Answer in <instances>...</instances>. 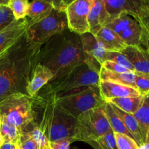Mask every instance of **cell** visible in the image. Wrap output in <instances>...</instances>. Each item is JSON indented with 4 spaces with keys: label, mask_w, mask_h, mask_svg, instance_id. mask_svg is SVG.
<instances>
[{
    "label": "cell",
    "mask_w": 149,
    "mask_h": 149,
    "mask_svg": "<svg viewBox=\"0 0 149 149\" xmlns=\"http://www.w3.org/2000/svg\"><path fill=\"white\" fill-rule=\"evenodd\" d=\"M42 44L23 38L0 58V102L15 94H26V87L39 64Z\"/></svg>",
    "instance_id": "6da1fadb"
},
{
    "label": "cell",
    "mask_w": 149,
    "mask_h": 149,
    "mask_svg": "<svg viewBox=\"0 0 149 149\" xmlns=\"http://www.w3.org/2000/svg\"><path fill=\"white\" fill-rule=\"evenodd\" d=\"M85 62L80 35L68 29L42 45L39 64L50 69L54 76L52 80L65 77Z\"/></svg>",
    "instance_id": "7a4b0ae2"
},
{
    "label": "cell",
    "mask_w": 149,
    "mask_h": 149,
    "mask_svg": "<svg viewBox=\"0 0 149 149\" xmlns=\"http://www.w3.org/2000/svg\"><path fill=\"white\" fill-rule=\"evenodd\" d=\"M35 103L43 107L42 120L37 124L49 142L65 138L74 139L77 119L64 110L55 97L39 99L33 97Z\"/></svg>",
    "instance_id": "3957f363"
},
{
    "label": "cell",
    "mask_w": 149,
    "mask_h": 149,
    "mask_svg": "<svg viewBox=\"0 0 149 149\" xmlns=\"http://www.w3.org/2000/svg\"><path fill=\"white\" fill-rule=\"evenodd\" d=\"M99 82L98 73L84 63L76 67L65 77L49 81L35 97L46 99L61 97L70 92L83 90L89 86H98Z\"/></svg>",
    "instance_id": "277c9868"
},
{
    "label": "cell",
    "mask_w": 149,
    "mask_h": 149,
    "mask_svg": "<svg viewBox=\"0 0 149 149\" xmlns=\"http://www.w3.org/2000/svg\"><path fill=\"white\" fill-rule=\"evenodd\" d=\"M0 115L21 132H27L36 125L33 97L26 94H15L0 102Z\"/></svg>",
    "instance_id": "5b68a950"
},
{
    "label": "cell",
    "mask_w": 149,
    "mask_h": 149,
    "mask_svg": "<svg viewBox=\"0 0 149 149\" xmlns=\"http://www.w3.org/2000/svg\"><path fill=\"white\" fill-rule=\"evenodd\" d=\"M55 98L64 110L76 119L81 113L102 107L106 103L100 95L98 86H89L83 90L70 92Z\"/></svg>",
    "instance_id": "8992f818"
},
{
    "label": "cell",
    "mask_w": 149,
    "mask_h": 149,
    "mask_svg": "<svg viewBox=\"0 0 149 149\" xmlns=\"http://www.w3.org/2000/svg\"><path fill=\"white\" fill-rule=\"evenodd\" d=\"M111 128L103 106L81 113L77 119L74 141L89 143L107 133Z\"/></svg>",
    "instance_id": "52a82bcc"
},
{
    "label": "cell",
    "mask_w": 149,
    "mask_h": 149,
    "mask_svg": "<svg viewBox=\"0 0 149 149\" xmlns=\"http://www.w3.org/2000/svg\"><path fill=\"white\" fill-rule=\"evenodd\" d=\"M68 29L65 10L53 8L45 18L30 25L26 32V36L30 42L44 45L51 37Z\"/></svg>",
    "instance_id": "ba28073f"
},
{
    "label": "cell",
    "mask_w": 149,
    "mask_h": 149,
    "mask_svg": "<svg viewBox=\"0 0 149 149\" xmlns=\"http://www.w3.org/2000/svg\"><path fill=\"white\" fill-rule=\"evenodd\" d=\"M105 26L111 29L127 46L142 45L143 29L140 22L127 13H122Z\"/></svg>",
    "instance_id": "9c48e42d"
},
{
    "label": "cell",
    "mask_w": 149,
    "mask_h": 149,
    "mask_svg": "<svg viewBox=\"0 0 149 149\" xmlns=\"http://www.w3.org/2000/svg\"><path fill=\"white\" fill-rule=\"evenodd\" d=\"M93 0H74L65 9L68 30L79 35L90 32L88 15Z\"/></svg>",
    "instance_id": "30bf717a"
},
{
    "label": "cell",
    "mask_w": 149,
    "mask_h": 149,
    "mask_svg": "<svg viewBox=\"0 0 149 149\" xmlns=\"http://www.w3.org/2000/svg\"><path fill=\"white\" fill-rule=\"evenodd\" d=\"M31 23L28 17L15 20L0 32V58L24 36Z\"/></svg>",
    "instance_id": "8fae6325"
},
{
    "label": "cell",
    "mask_w": 149,
    "mask_h": 149,
    "mask_svg": "<svg viewBox=\"0 0 149 149\" xmlns=\"http://www.w3.org/2000/svg\"><path fill=\"white\" fill-rule=\"evenodd\" d=\"M104 1L109 15L108 22L122 13H127L136 17L148 7L145 0H104Z\"/></svg>",
    "instance_id": "7c38bea8"
},
{
    "label": "cell",
    "mask_w": 149,
    "mask_h": 149,
    "mask_svg": "<svg viewBox=\"0 0 149 149\" xmlns=\"http://www.w3.org/2000/svg\"><path fill=\"white\" fill-rule=\"evenodd\" d=\"M121 52L129 60L135 72L149 74V52L143 47L127 46Z\"/></svg>",
    "instance_id": "4fadbf2b"
},
{
    "label": "cell",
    "mask_w": 149,
    "mask_h": 149,
    "mask_svg": "<svg viewBox=\"0 0 149 149\" xmlns=\"http://www.w3.org/2000/svg\"><path fill=\"white\" fill-rule=\"evenodd\" d=\"M98 87L100 95L106 102L117 97H138L141 95L138 90L133 87L110 81H100Z\"/></svg>",
    "instance_id": "5bb4252c"
},
{
    "label": "cell",
    "mask_w": 149,
    "mask_h": 149,
    "mask_svg": "<svg viewBox=\"0 0 149 149\" xmlns=\"http://www.w3.org/2000/svg\"><path fill=\"white\" fill-rule=\"evenodd\" d=\"M53 74L47 67L38 64L34 68L32 77L26 87V93L34 97L46 84L53 79Z\"/></svg>",
    "instance_id": "9a60e30c"
},
{
    "label": "cell",
    "mask_w": 149,
    "mask_h": 149,
    "mask_svg": "<svg viewBox=\"0 0 149 149\" xmlns=\"http://www.w3.org/2000/svg\"><path fill=\"white\" fill-rule=\"evenodd\" d=\"M109 15L106 11L104 0H93L88 15L90 32L95 34L107 23Z\"/></svg>",
    "instance_id": "2e32d148"
},
{
    "label": "cell",
    "mask_w": 149,
    "mask_h": 149,
    "mask_svg": "<svg viewBox=\"0 0 149 149\" xmlns=\"http://www.w3.org/2000/svg\"><path fill=\"white\" fill-rule=\"evenodd\" d=\"M80 39L84 54L93 57L102 65L106 61L107 50L100 45L95 35L90 32H87L80 35Z\"/></svg>",
    "instance_id": "e0dca14e"
},
{
    "label": "cell",
    "mask_w": 149,
    "mask_h": 149,
    "mask_svg": "<svg viewBox=\"0 0 149 149\" xmlns=\"http://www.w3.org/2000/svg\"><path fill=\"white\" fill-rule=\"evenodd\" d=\"M95 36L100 45L108 51L122 52L127 47L121 38L114 31L106 26L102 27Z\"/></svg>",
    "instance_id": "ac0fdd59"
},
{
    "label": "cell",
    "mask_w": 149,
    "mask_h": 149,
    "mask_svg": "<svg viewBox=\"0 0 149 149\" xmlns=\"http://www.w3.org/2000/svg\"><path fill=\"white\" fill-rule=\"evenodd\" d=\"M111 104L112 107H113L115 112L117 113L118 116L122 119L124 125L125 126L126 129L127 130L129 133L130 134L132 138L135 140V142L138 144L139 146H142L145 143V141H144L143 137L139 124H138V121L135 119L134 115L130 114V113H127L126 112H124L123 111L118 109L116 106H115L112 103H111Z\"/></svg>",
    "instance_id": "d6986e66"
},
{
    "label": "cell",
    "mask_w": 149,
    "mask_h": 149,
    "mask_svg": "<svg viewBox=\"0 0 149 149\" xmlns=\"http://www.w3.org/2000/svg\"><path fill=\"white\" fill-rule=\"evenodd\" d=\"M135 77H136L135 71L124 73L113 72L101 67L99 72L100 81H110V82L116 83V84H123V85L133 87L135 89Z\"/></svg>",
    "instance_id": "ffe728a7"
},
{
    "label": "cell",
    "mask_w": 149,
    "mask_h": 149,
    "mask_svg": "<svg viewBox=\"0 0 149 149\" xmlns=\"http://www.w3.org/2000/svg\"><path fill=\"white\" fill-rule=\"evenodd\" d=\"M53 6L45 0H32L29 3L27 17L32 23H37L52 12Z\"/></svg>",
    "instance_id": "44dd1931"
},
{
    "label": "cell",
    "mask_w": 149,
    "mask_h": 149,
    "mask_svg": "<svg viewBox=\"0 0 149 149\" xmlns=\"http://www.w3.org/2000/svg\"><path fill=\"white\" fill-rule=\"evenodd\" d=\"M143 99V96L140 95L138 97H117V98L111 99L107 102L112 103L124 112L134 114L141 107Z\"/></svg>",
    "instance_id": "7402d4cb"
},
{
    "label": "cell",
    "mask_w": 149,
    "mask_h": 149,
    "mask_svg": "<svg viewBox=\"0 0 149 149\" xmlns=\"http://www.w3.org/2000/svg\"><path fill=\"white\" fill-rule=\"evenodd\" d=\"M0 133L4 143H12L18 146L22 132L1 115H0Z\"/></svg>",
    "instance_id": "603a6c76"
},
{
    "label": "cell",
    "mask_w": 149,
    "mask_h": 149,
    "mask_svg": "<svg viewBox=\"0 0 149 149\" xmlns=\"http://www.w3.org/2000/svg\"><path fill=\"white\" fill-rule=\"evenodd\" d=\"M103 110H104L105 113H106V116L107 117L108 121H109L111 128L113 131V132L123 134V135H126L132 138L130 134L129 133L127 130L126 129L125 126L124 125L122 119H120V117L118 116L117 113L113 110V107H112L111 104L110 103L106 102V103L103 105Z\"/></svg>",
    "instance_id": "cb8c5ba5"
},
{
    "label": "cell",
    "mask_w": 149,
    "mask_h": 149,
    "mask_svg": "<svg viewBox=\"0 0 149 149\" xmlns=\"http://www.w3.org/2000/svg\"><path fill=\"white\" fill-rule=\"evenodd\" d=\"M133 115L139 124L143 137L146 141V137L149 127V93L143 96L141 107Z\"/></svg>",
    "instance_id": "d4e9b609"
},
{
    "label": "cell",
    "mask_w": 149,
    "mask_h": 149,
    "mask_svg": "<svg viewBox=\"0 0 149 149\" xmlns=\"http://www.w3.org/2000/svg\"><path fill=\"white\" fill-rule=\"evenodd\" d=\"M29 0H11L8 7L11 10L15 20H20L27 17L29 7Z\"/></svg>",
    "instance_id": "484cf974"
},
{
    "label": "cell",
    "mask_w": 149,
    "mask_h": 149,
    "mask_svg": "<svg viewBox=\"0 0 149 149\" xmlns=\"http://www.w3.org/2000/svg\"><path fill=\"white\" fill-rule=\"evenodd\" d=\"M89 144L95 149H118L114 132L111 129L101 138Z\"/></svg>",
    "instance_id": "4316f807"
},
{
    "label": "cell",
    "mask_w": 149,
    "mask_h": 149,
    "mask_svg": "<svg viewBox=\"0 0 149 149\" xmlns=\"http://www.w3.org/2000/svg\"><path fill=\"white\" fill-rule=\"evenodd\" d=\"M135 18L140 22L143 29V37L141 46L149 52V7L148 6L143 10L139 16Z\"/></svg>",
    "instance_id": "83f0119b"
},
{
    "label": "cell",
    "mask_w": 149,
    "mask_h": 149,
    "mask_svg": "<svg viewBox=\"0 0 149 149\" xmlns=\"http://www.w3.org/2000/svg\"><path fill=\"white\" fill-rule=\"evenodd\" d=\"M109 61L114 62L131 71H135L133 66L127 57L122 52L118 51H108L106 55V61Z\"/></svg>",
    "instance_id": "f1b7e54d"
},
{
    "label": "cell",
    "mask_w": 149,
    "mask_h": 149,
    "mask_svg": "<svg viewBox=\"0 0 149 149\" xmlns=\"http://www.w3.org/2000/svg\"><path fill=\"white\" fill-rule=\"evenodd\" d=\"M118 149H140L138 144L131 137L114 132Z\"/></svg>",
    "instance_id": "f546056e"
},
{
    "label": "cell",
    "mask_w": 149,
    "mask_h": 149,
    "mask_svg": "<svg viewBox=\"0 0 149 149\" xmlns=\"http://www.w3.org/2000/svg\"><path fill=\"white\" fill-rule=\"evenodd\" d=\"M135 73V89L141 95H146L149 93V74Z\"/></svg>",
    "instance_id": "4dcf8cb0"
},
{
    "label": "cell",
    "mask_w": 149,
    "mask_h": 149,
    "mask_svg": "<svg viewBox=\"0 0 149 149\" xmlns=\"http://www.w3.org/2000/svg\"><path fill=\"white\" fill-rule=\"evenodd\" d=\"M13 13L8 6L0 5V32L15 21Z\"/></svg>",
    "instance_id": "1f68e13d"
},
{
    "label": "cell",
    "mask_w": 149,
    "mask_h": 149,
    "mask_svg": "<svg viewBox=\"0 0 149 149\" xmlns=\"http://www.w3.org/2000/svg\"><path fill=\"white\" fill-rule=\"evenodd\" d=\"M25 132L28 136L31 138L39 146L49 143V141H48L46 135H45V134H44V132L39 129V127L37 125L33 127L31 130H30L28 131V132Z\"/></svg>",
    "instance_id": "d6a6232c"
},
{
    "label": "cell",
    "mask_w": 149,
    "mask_h": 149,
    "mask_svg": "<svg viewBox=\"0 0 149 149\" xmlns=\"http://www.w3.org/2000/svg\"><path fill=\"white\" fill-rule=\"evenodd\" d=\"M18 147L21 149H39V146L25 132H22Z\"/></svg>",
    "instance_id": "836d02e7"
},
{
    "label": "cell",
    "mask_w": 149,
    "mask_h": 149,
    "mask_svg": "<svg viewBox=\"0 0 149 149\" xmlns=\"http://www.w3.org/2000/svg\"><path fill=\"white\" fill-rule=\"evenodd\" d=\"M101 67L102 68H104L105 69L109 70L110 71H113V72L124 73L131 71L130 70H128L127 68H125V67L122 66V65H119V64L116 63L109 61H106L103 63H102Z\"/></svg>",
    "instance_id": "e575fe53"
},
{
    "label": "cell",
    "mask_w": 149,
    "mask_h": 149,
    "mask_svg": "<svg viewBox=\"0 0 149 149\" xmlns=\"http://www.w3.org/2000/svg\"><path fill=\"white\" fill-rule=\"evenodd\" d=\"M74 142L73 138H65L59 141L49 142L51 149H69L71 143Z\"/></svg>",
    "instance_id": "d590c367"
},
{
    "label": "cell",
    "mask_w": 149,
    "mask_h": 149,
    "mask_svg": "<svg viewBox=\"0 0 149 149\" xmlns=\"http://www.w3.org/2000/svg\"><path fill=\"white\" fill-rule=\"evenodd\" d=\"M52 4L55 9L60 10H65L63 7V0H45Z\"/></svg>",
    "instance_id": "8d00e7d4"
},
{
    "label": "cell",
    "mask_w": 149,
    "mask_h": 149,
    "mask_svg": "<svg viewBox=\"0 0 149 149\" xmlns=\"http://www.w3.org/2000/svg\"><path fill=\"white\" fill-rule=\"evenodd\" d=\"M17 146L12 143H4L0 146V149H16Z\"/></svg>",
    "instance_id": "74e56055"
},
{
    "label": "cell",
    "mask_w": 149,
    "mask_h": 149,
    "mask_svg": "<svg viewBox=\"0 0 149 149\" xmlns=\"http://www.w3.org/2000/svg\"><path fill=\"white\" fill-rule=\"evenodd\" d=\"M10 1H11V0H0V5L8 6Z\"/></svg>",
    "instance_id": "f35d334b"
},
{
    "label": "cell",
    "mask_w": 149,
    "mask_h": 149,
    "mask_svg": "<svg viewBox=\"0 0 149 149\" xmlns=\"http://www.w3.org/2000/svg\"><path fill=\"white\" fill-rule=\"evenodd\" d=\"M74 0H63V7L64 9H65V7L68 5V4H71L72 1H74Z\"/></svg>",
    "instance_id": "ab89813d"
},
{
    "label": "cell",
    "mask_w": 149,
    "mask_h": 149,
    "mask_svg": "<svg viewBox=\"0 0 149 149\" xmlns=\"http://www.w3.org/2000/svg\"><path fill=\"white\" fill-rule=\"evenodd\" d=\"M39 149H50V146H49V142L48 143L44 144V145L40 146Z\"/></svg>",
    "instance_id": "60d3db41"
},
{
    "label": "cell",
    "mask_w": 149,
    "mask_h": 149,
    "mask_svg": "<svg viewBox=\"0 0 149 149\" xmlns=\"http://www.w3.org/2000/svg\"><path fill=\"white\" fill-rule=\"evenodd\" d=\"M140 149H149V143H144L140 146Z\"/></svg>",
    "instance_id": "b9f144b4"
},
{
    "label": "cell",
    "mask_w": 149,
    "mask_h": 149,
    "mask_svg": "<svg viewBox=\"0 0 149 149\" xmlns=\"http://www.w3.org/2000/svg\"><path fill=\"white\" fill-rule=\"evenodd\" d=\"M145 143H149V127H148V131H147V134H146V137Z\"/></svg>",
    "instance_id": "7bdbcfd3"
},
{
    "label": "cell",
    "mask_w": 149,
    "mask_h": 149,
    "mask_svg": "<svg viewBox=\"0 0 149 149\" xmlns=\"http://www.w3.org/2000/svg\"><path fill=\"white\" fill-rule=\"evenodd\" d=\"M4 140H3V138H2V136H1V133H0V146H1V145H2L3 143H4Z\"/></svg>",
    "instance_id": "ee69618b"
},
{
    "label": "cell",
    "mask_w": 149,
    "mask_h": 149,
    "mask_svg": "<svg viewBox=\"0 0 149 149\" xmlns=\"http://www.w3.org/2000/svg\"><path fill=\"white\" fill-rule=\"evenodd\" d=\"M145 1H146V2L147 5H148V7H149V0H145Z\"/></svg>",
    "instance_id": "f6af8a7d"
},
{
    "label": "cell",
    "mask_w": 149,
    "mask_h": 149,
    "mask_svg": "<svg viewBox=\"0 0 149 149\" xmlns=\"http://www.w3.org/2000/svg\"><path fill=\"white\" fill-rule=\"evenodd\" d=\"M16 149H21V148H20V147H18V146H17V148H16Z\"/></svg>",
    "instance_id": "bcb514c9"
}]
</instances>
